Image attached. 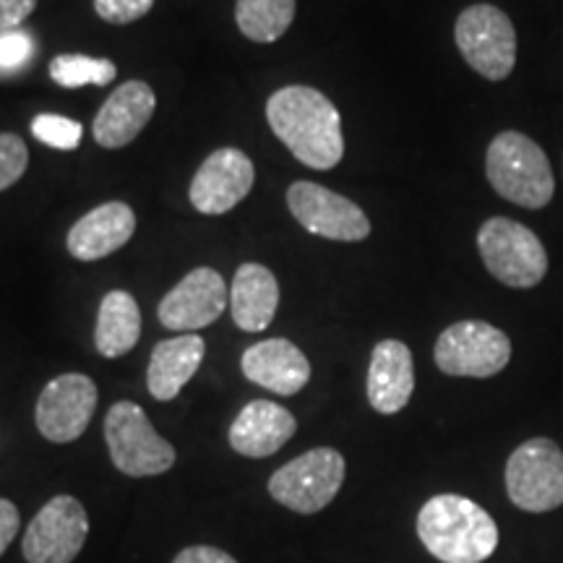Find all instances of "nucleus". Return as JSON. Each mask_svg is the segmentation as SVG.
Wrapping results in <instances>:
<instances>
[{
    "label": "nucleus",
    "instance_id": "nucleus-1",
    "mask_svg": "<svg viewBox=\"0 0 563 563\" xmlns=\"http://www.w3.org/2000/svg\"><path fill=\"white\" fill-rule=\"evenodd\" d=\"M266 121L292 157L311 170H332L344 157L340 110L319 89L292 84L274 91L266 102Z\"/></svg>",
    "mask_w": 563,
    "mask_h": 563
},
{
    "label": "nucleus",
    "instance_id": "nucleus-2",
    "mask_svg": "<svg viewBox=\"0 0 563 563\" xmlns=\"http://www.w3.org/2000/svg\"><path fill=\"white\" fill-rule=\"evenodd\" d=\"M418 534L441 563H483L498 548V527L490 514L456 493L426 501L418 514Z\"/></svg>",
    "mask_w": 563,
    "mask_h": 563
},
{
    "label": "nucleus",
    "instance_id": "nucleus-3",
    "mask_svg": "<svg viewBox=\"0 0 563 563\" xmlns=\"http://www.w3.org/2000/svg\"><path fill=\"white\" fill-rule=\"evenodd\" d=\"M485 175L501 199L522 209H545L553 201L555 178L548 154L519 131H504L485 152Z\"/></svg>",
    "mask_w": 563,
    "mask_h": 563
},
{
    "label": "nucleus",
    "instance_id": "nucleus-4",
    "mask_svg": "<svg viewBox=\"0 0 563 563\" xmlns=\"http://www.w3.org/2000/svg\"><path fill=\"white\" fill-rule=\"evenodd\" d=\"M477 251L485 269L501 285L530 290L548 274L545 245L527 224L509 217H490L477 232Z\"/></svg>",
    "mask_w": 563,
    "mask_h": 563
},
{
    "label": "nucleus",
    "instance_id": "nucleus-5",
    "mask_svg": "<svg viewBox=\"0 0 563 563\" xmlns=\"http://www.w3.org/2000/svg\"><path fill=\"white\" fill-rule=\"evenodd\" d=\"M104 441L118 473L129 477H154L167 473L175 464V449L154 431L136 402L112 405L104 418Z\"/></svg>",
    "mask_w": 563,
    "mask_h": 563
},
{
    "label": "nucleus",
    "instance_id": "nucleus-6",
    "mask_svg": "<svg viewBox=\"0 0 563 563\" xmlns=\"http://www.w3.org/2000/svg\"><path fill=\"white\" fill-rule=\"evenodd\" d=\"M454 40L467 66L483 79L504 81L517 66V30L496 5L464 9L454 24Z\"/></svg>",
    "mask_w": 563,
    "mask_h": 563
},
{
    "label": "nucleus",
    "instance_id": "nucleus-7",
    "mask_svg": "<svg viewBox=\"0 0 563 563\" xmlns=\"http://www.w3.org/2000/svg\"><path fill=\"white\" fill-rule=\"evenodd\" d=\"M347 464L336 449L319 446L295 456L279 467L269 481L272 498L298 514H316L327 509L340 493Z\"/></svg>",
    "mask_w": 563,
    "mask_h": 563
},
{
    "label": "nucleus",
    "instance_id": "nucleus-8",
    "mask_svg": "<svg viewBox=\"0 0 563 563\" xmlns=\"http://www.w3.org/2000/svg\"><path fill=\"white\" fill-rule=\"evenodd\" d=\"M506 490L522 511L543 514L563 506V452L551 439L525 441L506 462Z\"/></svg>",
    "mask_w": 563,
    "mask_h": 563
},
{
    "label": "nucleus",
    "instance_id": "nucleus-9",
    "mask_svg": "<svg viewBox=\"0 0 563 563\" xmlns=\"http://www.w3.org/2000/svg\"><path fill=\"white\" fill-rule=\"evenodd\" d=\"M435 365L446 376L490 378L511 361V340L488 321H456L433 347Z\"/></svg>",
    "mask_w": 563,
    "mask_h": 563
},
{
    "label": "nucleus",
    "instance_id": "nucleus-10",
    "mask_svg": "<svg viewBox=\"0 0 563 563\" xmlns=\"http://www.w3.org/2000/svg\"><path fill=\"white\" fill-rule=\"evenodd\" d=\"M287 207L311 235L340 243H361L371 235L368 214L329 188L311 180H298L287 188Z\"/></svg>",
    "mask_w": 563,
    "mask_h": 563
},
{
    "label": "nucleus",
    "instance_id": "nucleus-11",
    "mask_svg": "<svg viewBox=\"0 0 563 563\" xmlns=\"http://www.w3.org/2000/svg\"><path fill=\"white\" fill-rule=\"evenodd\" d=\"M89 534V517L74 496H55L26 527L21 551L26 563H70Z\"/></svg>",
    "mask_w": 563,
    "mask_h": 563
},
{
    "label": "nucleus",
    "instance_id": "nucleus-12",
    "mask_svg": "<svg viewBox=\"0 0 563 563\" xmlns=\"http://www.w3.org/2000/svg\"><path fill=\"white\" fill-rule=\"evenodd\" d=\"M97 384L84 373H63L45 386L37 399L40 433L53 443H70L81 439L97 410Z\"/></svg>",
    "mask_w": 563,
    "mask_h": 563
},
{
    "label": "nucleus",
    "instance_id": "nucleus-13",
    "mask_svg": "<svg viewBox=\"0 0 563 563\" xmlns=\"http://www.w3.org/2000/svg\"><path fill=\"white\" fill-rule=\"evenodd\" d=\"M230 302L228 285L222 274L211 266H199L188 272L165 298L159 300L157 319L173 332H199L211 327L224 313Z\"/></svg>",
    "mask_w": 563,
    "mask_h": 563
},
{
    "label": "nucleus",
    "instance_id": "nucleus-14",
    "mask_svg": "<svg viewBox=\"0 0 563 563\" xmlns=\"http://www.w3.org/2000/svg\"><path fill=\"white\" fill-rule=\"evenodd\" d=\"M253 180H256V167L249 154L224 146L203 159V165L194 175L188 196L201 214L220 217L235 209L251 194Z\"/></svg>",
    "mask_w": 563,
    "mask_h": 563
},
{
    "label": "nucleus",
    "instance_id": "nucleus-15",
    "mask_svg": "<svg viewBox=\"0 0 563 563\" xmlns=\"http://www.w3.org/2000/svg\"><path fill=\"white\" fill-rule=\"evenodd\" d=\"M243 376L282 397H292L311 382V363L306 352L290 340H264L251 344L241 357Z\"/></svg>",
    "mask_w": 563,
    "mask_h": 563
},
{
    "label": "nucleus",
    "instance_id": "nucleus-16",
    "mask_svg": "<svg viewBox=\"0 0 563 563\" xmlns=\"http://www.w3.org/2000/svg\"><path fill=\"white\" fill-rule=\"evenodd\" d=\"M157 97L150 84L125 81L108 97L95 118V139L104 150L129 146L152 121Z\"/></svg>",
    "mask_w": 563,
    "mask_h": 563
},
{
    "label": "nucleus",
    "instance_id": "nucleus-17",
    "mask_svg": "<svg viewBox=\"0 0 563 563\" xmlns=\"http://www.w3.org/2000/svg\"><path fill=\"white\" fill-rule=\"evenodd\" d=\"M136 232V214L129 203L108 201L84 214L68 230V253L76 262H100L121 251Z\"/></svg>",
    "mask_w": 563,
    "mask_h": 563
},
{
    "label": "nucleus",
    "instance_id": "nucleus-18",
    "mask_svg": "<svg viewBox=\"0 0 563 563\" xmlns=\"http://www.w3.org/2000/svg\"><path fill=\"white\" fill-rule=\"evenodd\" d=\"M295 431H298V420L290 410L266 399H253L232 420L230 446L251 460H266L277 454Z\"/></svg>",
    "mask_w": 563,
    "mask_h": 563
},
{
    "label": "nucleus",
    "instance_id": "nucleus-19",
    "mask_svg": "<svg viewBox=\"0 0 563 563\" xmlns=\"http://www.w3.org/2000/svg\"><path fill=\"white\" fill-rule=\"evenodd\" d=\"M365 389L376 412L397 415L405 410L415 391L412 352L405 342L384 340L373 347Z\"/></svg>",
    "mask_w": 563,
    "mask_h": 563
},
{
    "label": "nucleus",
    "instance_id": "nucleus-20",
    "mask_svg": "<svg viewBox=\"0 0 563 563\" xmlns=\"http://www.w3.org/2000/svg\"><path fill=\"white\" fill-rule=\"evenodd\" d=\"M207 344L199 334H180L173 340H162L152 350L150 371H146V386L157 402H170L180 394L201 368Z\"/></svg>",
    "mask_w": 563,
    "mask_h": 563
},
{
    "label": "nucleus",
    "instance_id": "nucleus-21",
    "mask_svg": "<svg viewBox=\"0 0 563 563\" xmlns=\"http://www.w3.org/2000/svg\"><path fill=\"white\" fill-rule=\"evenodd\" d=\"M279 306L277 277L264 264H243L230 287L232 321L243 332H264Z\"/></svg>",
    "mask_w": 563,
    "mask_h": 563
},
{
    "label": "nucleus",
    "instance_id": "nucleus-22",
    "mask_svg": "<svg viewBox=\"0 0 563 563\" xmlns=\"http://www.w3.org/2000/svg\"><path fill=\"white\" fill-rule=\"evenodd\" d=\"M141 336V311L139 302L131 292L112 290L102 298L100 313H97L95 327V344L102 357L129 355L139 344Z\"/></svg>",
    "mask_w": 563,
    "mask_h": 563
},
{
    "label": "nucleus",
    "instance_id": "nucleus-23",
    "mask_svg": "<svg viewBox=\"0 0 563 563\" xmlns=\"http://www.w3.org/2000/svg\"><path fill=\"white\" fill-rule=\"evenodd\" d=\"M295 0H238L235 24L251 42H277L292 26Z\"/></svg>",
    "mask_w": 563,
    "mask_h": 563
},
{
    "label": "nucleus",
    "instance_id": "nucleus-24",
    "mask_svg": "<svg viewBox=\"0 0 563 563\" xmlns=\"http://www.w3.org/2000/svg\"><path fill=\"white\" fill-rule=\"evenodd\" d=\"M51 76L55 84L66 89H79L87 84L104 87L118 76L115 63L108 58H89V55H58L51 60Z\"/></svg>",
    "mask_w": 563,
    "mask_h": 563
},
{
    "label": "nucleus",
    "instance_id": "nucleus-25",
    "mask_svg": "<svg viewBox=\"0 0 563 563\" xmlns=\"http://www.w3.org/2000/svg\"><path fill=\"white\" fill-rule=\"evenodd\" d=\"M32 133H34V139H40L42 144L53 146V150L74 152V150H79L84 129H81V123L70 121V118L51 115V112H45V115H37L32 121Z\"/></svg>",
    "mask_w": 563,
    "mask_h": 563
},
{
    "label": "nucleus",
    "instance_id": "nucleus-26",
    "mask_svg": "<svg viewBox=\"0 0 563 563\" xmlns=\"http://www.w3.org/2000/svg\"><path fill=\"white\" fill-rule=\"evenodd\" d=\"M30 165V150L16 133H0V191L21 180Z\"/></svg>",
    "mask_w": 563,
    "mask_h": 563
},
{
    "label": "nucleus",
    "instance_id": "nucleus-27",
    "mask_svg": "<svg viewBox=\"0 0 563 563\" xmlns=\"http://www.w3.org/2000/svg\"><path fill=\"white\" fill-rule=\"evenodd\" d=\"M34 37L32 32L13 30L0 34V74H16L32 60Z\"/></svg>",
    "mask_w": 563,
    "mask_h": 563
},
{
    "label": "nucleus",
    "instance_id": "nucleus-28",
    "mask_svg": "<svg viewBox=\"0 0 563 563\" xmlns=\"http://www.w3.org/2000/svg\"><path fill=\"white\" fill-rule=\"evenodd\" d=\"M152 5L154 0H95L97 16L115 26H125L144 19L152 11Z\"/></svg>",
    "mask_w": 563,
    "mask_h": 563
},
{
    "label": "nucleus",
    "instance_id": "nucleus-29",
    "mask_svg": "<svg viewBox=\"0 0 563 563\" xmlns=\"http://www.w3.org/2000/svg\"><path fill=\"white\" fill-rule=\"evenodd\" d=\"M34 9L37 0H0V34L19 30Z\"/></svg>",
    "mask_w": 563,
    "mask_h": 563
},
{
    "label": "nucleus",
    "instance_id": "nucleus-30",
    "mask_svg": "<svg viewBox=\"0 0 563 563\" xmlns=\"http://www.w3.org/2000/svg\"><path fill=\"white\" fill-rule=\"evenodd\" d=\"M19 527H21L19 509L9 501V498H0V555L9 551V545L16 540Z\"/></svg>",
    "mask_w": 563,
    "mask_h": 563
},
{
    "label": "nucleus",
    "instance_id": "nucleus-31",
    "mask_svg": "<svg viewBox=\"0 0 563 563\" xmlns=\"http://www.w3.org/2000/svg\"><path fill=\"white\" fill-rule=\"evenodd\" d=\"M173 563H238L230 553L214 545H191L175 555Z\"/></svg>",
    "mask_w": 563,
    "mask_h": 563
}]
</instances>
